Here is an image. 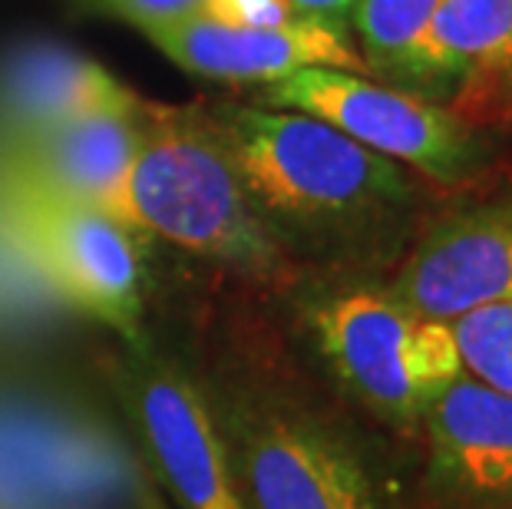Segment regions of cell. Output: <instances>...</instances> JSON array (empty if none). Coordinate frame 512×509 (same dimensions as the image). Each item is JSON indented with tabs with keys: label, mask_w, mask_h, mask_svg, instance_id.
Listing matches in <instances>:
<instances>
[{
	"label": "cell",
	"mask_w": 512,
	"mask_h": 509,
	"mask_svg": "<svg viewBox=\"0 0 512 509\" xmlns=\"http://www.w3.org/2000/svg\"><path fill=\"white\" fill-rule=\"evenodd\" d=\"M248 509H427L420 473L245 295L202 298L179 354Z\"/></svg>",
	"instance_id": "cell-1"
},
{
	"label": "cell",
	"mask_w": 512,
	"mask_h": 509,
	"mask_svg": "<svg viewBox=\"0 0 512 509\" xmlns=\"http://www.w3.org/2000/svg\"><path fill=\"white\" fill-rule=\"evenodd\" d=\"M258 219L281 252L321 265L384 262L417 209V179L334 126L294 110L215 113Z\"/></svg>",
	"instance_id": "cell-2"
},
{
	"label": "cell",
	"mask_w": 512,
	"mask_h": 509,
	"mask_svg": "<svg viewBox=\"0 0 512 509\" xmlns=\"http://www.w3.org/2000/svg\"><path fill=\"white\" fill-rule=\"evenodd\" d=\"M0 509H172L110 397L0 364Z\"/></svg>",
	"instance_id": "cell-3"
},
{
	"label": "cell",
	"mask_w": 512,
	"mask_h": 509,
	"mask_svg": "<svg viewBox=\"0 0 512 509\" xmlns=\"http://www.w3.org/2000/svg\"><path fill=\"white\" fill-rule=\"evenodd\" d=\"M123 225L209 258L258 288H285L291 258L258 219L215 116L143 100Z\"/></svg>",
	"instance_id": "cell-4"
},
{
	"label": "cell",
	"mask_w": 512,
	"mask_h": 509,
	"mask_svg": "<svg viewBox=\"0 0 512 509\" xmlns=\"http://www.w3.org/2000/svg\"><path fill=\"white\" fill-rule=\"evenodd\" d=\"M298 324L314 367L334 391L384 427L417 443L437 397L466 374L450 321L423 318L370 281H334L308 288Z\"/></svg>",
	"instance_id": "cell-5"
},
{
	"label": "cell",
	"mask_w": 512,
	"mask_h": 509,
	"mask_svg": "<svg viewBox=\"0 0 512 509\" xmlns=\"http://www.w3.org/2000/svg\"><path fill=\"white\" fill-rule=\"evenodd\" d=\"M0 212L34 255L57 295L76 311L113 331L119 344L149 348L143 235L129 232L93 205L37 186L0 166Z\"/></svg>",
	"instance_id": "cell-6"
},
{
	"label": "cell",
	"mask_w": 512,
	"mask_h": 509,
	"mask_svg": "<svg viewBox=\"0 0 512 509\" xmlns=\"http://www.w3.org/2000/svg\"><path fill=\"white\" fill-rule=\"evenodd\" d=\"M103 391L176 509H248L232 460L179 354L119 344L103 351Z\"/></svg>",
	"instance_id": "cell-7"
},
{
	"label": "cell",
	"mask_w": 512,
	"mask_h": 509,
	"mask_svg": "<svg viewBox=\"0 0 512 509\" xmlns=\"http://www.w3.org/2000/svg\"><path fill=\"white\" fill-rule=\"evenodd\" d=\"M268 106L314 116L440 186H463L486 169V146L453 110L361 73L308 67L268 86Z\"/></svg>",
	"instance_id": "cell-8"
},
{
	"label": "cell",
	"mask_w": 512,
	"mask_h": 509,
	"mask_svg": "<svg viewBox=\"0 0 512 509\" xmlns=\"http://www.w3.org/2000/svg\"><path fill=\"white\" fill-rule=\"evenodd\" d=\"M387 288L433 321L512 301V196L437 215Z\"/></svg>",
	"instance_id": "cell-9"
},
{
	"label": "cell",
	"mask_w": 512,
	"mask_h": 509,
	"mask_svg": "<svg viewBox=\"0 0 512 509\" xmlns=\"http://www.w3.org/2000/svg\"><path fill=\"white\" fill-rule=\"evenodd\" d=\"M427 509H512V397L463 374L423 417Z\"/></svg>",
	"instance_id": "cell-10"
},
{
	"label": "cell",
	"mask_w": 512,
	"mask_h": 509,
	"mask_svg": "<svg viewBox=\"0 0 512 509\" xmlns=\"http://www.w3.org/2000/svg\"><path fill=\"white\" fill-rule=\"evenodd\" d=\"M149 37L176 67L215 83L271 86L308 67L367 73L341 20L324 17H298L281 27H228L199 14L152 30Z\"/></svg>",
	"instance_id": "cell-11"
},
{
	"label": "cell",
	"mask_w": 512,
	"mask_h": 509,
	"mask_svg": "<svg viewBox=\"0 0 512 509\" xmlns=\"http://www.w3.org/2000/svg\"><path fill=\"white\" fill-rule=\"evenodd\" d=\"M139 113L143 100L67 119L27 143L0 149V166L123 225V192L143 133Z\"/></svg>",
	"instance_id": "cell-12"
},
{
	"label": "cell",
	"mask_w": 512,
	"mask_h": 509,
	"mask_svg": "<svg viewBox=\"0 0 512 509\" xmlns=\"http://www.w3.org/2000/svg\"><path fill=\"white\" fill-rule=\"evenodd\" d=\"M139 100L103 63L60 40L30 37L0 50V149L50 126Z\"/></svg>",
	"instance_id": "cell-13"
},
{
	"label": "cell",
	"mask_w": 512,
	"mask_h": 509,
	"mask_svg": "<svg viewBox=\"0 0 512 509\" xmlns=\"http://www.w3.org/2000/svg\"><path fill=\"white\" fill-rule=\"evenodd\" d=\"M512 53V0H443L423 34L403 53L394 77L417 86L476 83Z\"/></svg>",
	"instance_id": "cell-14"
},
{
	"label": "cell",
	"mask_w": 512,
	"mask_h": 509,
	"mask_svg": "<svg viewBox=\"0 0 512 509\" xmlns=\"http://www.w3.org/2000/svg\"><path fill=\"white\" fill-rule=\"evenodd\" d=\"M76 311L57 295L14 225L0 212V364L47 348L70 328Z\"/></svg>",
	"instance_id": "cell-15"
},
{
	"label": "cell",
	"mask_w": 512,
	"mask_h": 509,
	"mask_svg": "<svg viewBox=\"0 0 512 509\" xmlns=\"http://www.w3.org/2000/svg\"><path fill=\"white\" fill-rule=\"evenodd\" d=\"M443 0H357L354 4V34L361 40L367 70H380L394 77L403 53L423 34Z\"/></svg>",
	"instance_id": "cell-16"
},
{
	"label": "cell",
	"mask_w": 512,
	"mask_h": 509,
	"mask_svg": "<svg viewBox=\"0 0 512 509\" xmlns=\"http://www.w3.org/2000/svg\"><path fill=\"white\" fill-rule=\"evenodd\" d=\"M463 371L512 397V301L483 305L450 321Z\"/></svg>",
	"instance_id": "cell-17"
},
{
	"label": "cell",
	"mask_w": 512,
	"mask_h": 509,
	"mask_svg": "<svg viewBox=\"0 0 512 509\" xmlns=\"http://www.w3.org/2000/svg\"><path fill=\"white\" fill-rule=\"evenodd\" d=\"M96 4L146 34L202 14V0H96Z\"/></svg>",
	"instance_id": "cell-18"
},
{
	"label": "cell",
	"mask_w": 512,
	"mask_h": 509,
	"mask_svg": "<svg viewBox=\"0 0 512 509\" xmlns=\"http://www.w3.org/2000/svg\"><path fill=\"white\" fill-rule=\"evenodd\" d=\"M202 17L228 27H281L298 20L288 0H202Z\"/></svg>",
	"instance_id": "cell-19"
},
{
	"label": "cell",
	"mask_w": 512,
	"mask_h": 509,
	"mask_svg": "<svg viewBox=\"0 0 512 509\" xmlns=\"http://www.w3.org/2000/svg\"><path fill=\"white\" fill-rule=\"evenodd\" d=\"M499 103L512 106V53L499 70H493L489 77L466 83L460 90V110H453L456 116H463L466 110H499Z\"/></svg>",
	"instance_id": "cell-20"
},
{
	"label": "cell",
	"mask_w": 512,
	"mask_h": 509,
	"mask_svg": "<svg viewBox=\"0 0 512 509\" xmlns=\"http://www.w3.org/2000/svg\"><path fill=\"white\" fill-rule=\"evenodd\" d=\"M298 17H324V20H341L347 10H354L357 0H288Z\"/></svg>",
	"instance_id": "cell-21"
}]
</instances>
